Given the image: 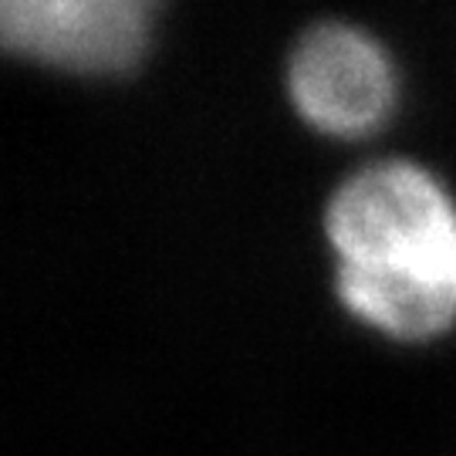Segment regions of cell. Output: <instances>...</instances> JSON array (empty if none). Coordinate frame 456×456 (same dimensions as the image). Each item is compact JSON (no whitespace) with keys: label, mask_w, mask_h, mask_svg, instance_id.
Segmentation results:
<instances>
[{"label":"cell","mask_w":456,"mask_h":456,"mask_svg":"<svg viewBox=\"0 0 456 456\" xmlns=\"http://www.w3.org/2000/svg\"><path fill=\"white\" fill-rule=\"evenodd\" d=\"M288 95L318 132L355 139L389 118L395 71L372 34L342 20H318L288 58Z\"/></svg>","instance_id":"cell-3"},{"label":"cell","mask_w":456,"mask_h":456,"mask_svg":"<svg viewBox=\"0 0 456 456\" xmlns=\"http://www.w3.org/2000/svg\"><path fill=\"white\" fill-rule=\"evenodd\" d=\"M159 0H0L11 54L78 75H126L146 58Z\"/></svg>","instance_id":"cell-2"},{"label":"cell","mask_w":456,"mask_h":456,"mask_svg":"<svg viewBox=\"0 0 456 456\" xmlns=\"http://www.w3.org/2000/svg\"><path fill=\"white\" fill-rule=\"evenodd\" d=\"M335 291L362 325L426 342L456 325V203L416 163L362 166L331 193Z\"/></svg>","instance_id":"cell-1"}]
</instances>
